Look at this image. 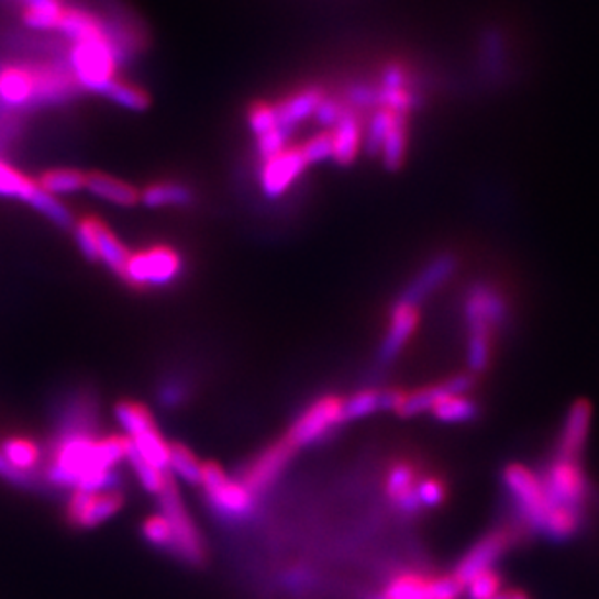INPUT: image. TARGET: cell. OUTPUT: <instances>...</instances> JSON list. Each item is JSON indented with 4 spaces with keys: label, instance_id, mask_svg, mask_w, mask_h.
<instances>
[{
    "label": "cell",
    "instance_id": "1",
    "mask_svg": "<svg viewBox=\"0 0 599 599\" xmlns=\"http://www.w3.org/2000/svg\"><path fill=\"white\" fill-rule=\"evenodd\" d=\"M159 499V509L162 514L167 518V522L171 525L173 540V557L179 558L185 565L190 567H200L204 565L206 547L202 542V535L198 532L195 520L190 518L189 510L185 509L181 495L175 481L169 479L164 487V491L157 495Z\"/></svg>",
    "mask_w": 599,
    "mask_h": 599
},
{
    "label": "cell",
    "instance_id": "2",
    "mask_svg": "<svg viewBox=\"0 0 599 599\" xmlns=\"http://www.w3.org/2000/svg\"><path fill=\"white\" fill-rule=\"evenodd\" d=\"M73 68L76 80L88 91L103 96L115 82V57L103 30L75 43Z\"/></svg>",
    "mask_w": 599,
    "mask_h": 599
},
{
    "label": "cell",
    "instance_id": "3",
    "mask_svg": "<svg viewBox=\"0 0 599 599\" xmlns=\"http://www.w3.org/2000/svg\"><path fill=\"white\" fill-rule=\"evenodd\" d=\"M200 487L206 495V501L215 514L228 520H241L248 517L255 509V497L248 492L239 479L228 476L214 462L202 464Z\"/></svg>",
    "mask_w": 599,
    "mask_h": 599
},
{
    "label": "cell",
    "instance_id": "4",
    "mask_svg": "<svg viewBox=\"0 0 599 599\" xmlns=\"http://www.w3.org/2000/svg\"><path fill=\"white\" fill-rule=\"evenodd\" d=\"M504 484L509 487L512 499L517 501L518 509L522 510L525 522L542 532L551 510L557 504L551 501L542 479L535 476L532 469L520 464H512L504 469Z\"/></svg>",
    "mask_w": 599,
    "mask_h": 599
},
{
    "label": "cell",
    "instance_id": "5",
    "mask_svg": "<svg viewBox=\"0 0 599 599\" xmlns=\"http://www.w3.org/2000/svg\"><path fill=\"white\" fill-rule=\"evenodd\" d=\"M123 507L119 485L103 489H75L66 502V520L75 528H93L117 514Z\"/></svg>",
    "mask_w": 599,
    "mask_h": 599
},
{
    "label": "cell",
    "instance_id": "6",
    "mask_svg": "<svg viewBox=\"0 0 599 599\" xmlns=\"http://www.w3.org/2000/svg\"><path fill=\"white\" fill-rule=\"evenodd\" d=\"M181 258L175 251L167 246H154L148 251L131 255L124 268L123 278L140 288H146V286L162 288L171 284L173 279L181 274Z\"/></svg>",
    "mask_w": 599,
    "mask_h": 599
},
{
    "label": "cell",
    "instance_id": "7",
    "mask_svg": "<svg viewBox=\"0 0 599 599\" xmlns=\"http://www.w3.org/2000/svg\"><path fill=\"white\" fill-rule=\"evenodd\" d=\"M344 421V400L336 396H324L321 400L312 402L303 415L297 419L289 429L288 441L293 448H301L304 444L314 443L330 433Z\"/></svg>",
    "mask_w": 599,
    "mask_h": 599
},
{
    "label": "cell",
    "instance_id": "8",
    "mask_svg": "<svg viewBox=\"0 0 599 599\" xmlns=\"http://www.w3.org/2000/svg\"><path fill=\"white\" fill-rule=\"evenodd\" d=\"M543 487L550 495L551 501L573 507V509H580L588 492L586 474L583 466L578 464V458H561V456L547 469Z\"/></svg>",
    "mask_w": 599,
    "mask_h": 599
},
{
    "label": "cell",
    "instance_id": "9",
    "mask_svg": "<svg viewBox=\"0 0 599 599\" xmlns=\"http://www.w3.org/2000/svg\"><path fill=\"white\" fill-rule=\"evenodd\" d=\"M293 452L296 448L286 439H281L279 443L264 448L255 461L243 469V474L237 477L239 481L245 485L248 492L256 499L266 489H270L274 481L284 474V469L288 468Z\"/></svg>",
    "mask_w": 599,
    "mask_h": 599
},
{
    "label": "cell",
    "instance_id": "10",
    "mask_svg": "<svg viewBox=\"0 0 599 599\" xmlns=\"http://www.w3.org/2000/svg\"><path fill=\"white\" fill-rule=\"evenodd\" d=\"M462 586L454 576L429 578V576L403 573L386 586L377 599H456Z\"/></svg>",
    "mask_w": 599,
    "mask_h": 599
},
{
    "label": "cell",
    "instance_id": "11",
    "mask_svg": "<svg viewBox=\"0 0 599 599\" xmlns=\"http://www.w3.org/2000/svg\"><path fill=\"white\" fill-rule=\"evenodd\" d=\"M472 380L468 377H456L446 380L443 385L429 386L418 390L413 395H400V392H385L386 410H395L402 418L419 415L423 411L433 410L441 398L448 395H466Z\"/></svg>",
    "mask_w": 599,
    "mask_h": 599
},
{
    "label": "cell",
    "instance_id": "12",
    "mask_svg": "<svg viewBox=\"0 0 599 599\" xmlns=\"http://www.w3.org/2000/svg\"><path fill=\"white\" fill-rule=\"evenodd\" d=\"M510 540L512 537L504 530L487 535L468 551V555L462 558L461 565L456 567L452 576L462 586H466L474 576L481 575V573L491 568L492 563L501 557L504 551L509 550Z\"/></svg>",
    "mask_w": 599,
    "mask_h": 599
},
{
    "label": "cell",
    "instance_id": "13",
    "mask_svg": "<svg viewBox=\"0 0 599 599\" xmlns=\"http://www.w3.org/2000/svg\"><path fill=\"white\" fill-rule=\"evenodd\" d=\"M307 167L301 149L293 152H281L279 156L271 157L264 165L263 189L268 197H278L284 190L288 189L291 182L303 173Z\"/></svg>",
    "mask_w": 599,
    "mask_h": 599
},
{
    "label": "cell",
    "instance_id": "14",
    "mask_svg": "<svg viewBox=\"0 0 599 599\" xmlns=\"http://www.w3.org/2000/svg\"><path fill=\"white\" fill-rule=\"evenodd\" d=\"M591 406L588 402H576L568 411L565 428L558 441V456L561 458H578L583 452L588 433H590Z\"/></svg>",
    "mask_w": 599,
    "mask_h": 599
},
{
    "label": "cell",
    "instance_id": "15",
    "mask_svg": "<svg viewBox=\"0 0 599 599\" xmlns=\"http://www.w3.org/2000/svg\"><path fill=\"white\" fill-rule=\"evenodd\" d=\"M0 454L18 474L32 477L35 481L42 479L40 474H35V469L43 464V448L40 444L33 443L32 439L24 435L9 436L0 444Z\"/></svg>",
    "mask_w": 599,
    "mask_h": 599
},
{
    "label": "cell",
    "instance_id": "16",
    "mask_svg": "<svg viewBox=\"0 0 599 599\" xmlns=\"http://www.w3.org/2000/svg\"><path fill=\"white\" fill-rule=\"evenodd\" d=\"M415 326H418V307L406 303L398 304L388 334H386L385 344L380 350V362H392L396 355L400 354L403 345L408 344L411 334L415 332Z\"/></svg>",
    "mask_w": 599,
    "mask_h": 599
},
{
    "label": "cell",
    "instance_id": "17",
    "mask_svg": "<svg viewBox=\"0 0 599 599\" xmlns=\"http://www.w3.org/2000/svg\"><path fill=\"white\" fill-rule=\"evenodd\" d=\"M322 99H324V93L319 88H309V90L299 91L296 96L286 99L279 108H276L278 129L289 136L297 124H301L304 119L314 115Z\"/></svg>",
    "mask_w": 599,
    "mask_h": 599
},
{
    "label": "cell",
    "instance_id": "18",
    "mask_svg": "<svg viewBox=\"0 0 599 599\" xmlns=\"http://www.w3.org/2000/svg\"><path fill=\"white\" fill-rule=\"evenodd\" d=\"M418 479L415 469L410 464H398L386 477V495L402 512H415L421 509L418 501Z\"/></svg>",
    "mask_w": 599,
    "mask_h": 599
},
{
    "label": "cell",
    "instance_id": "19",
    "mask_svg": "<svg viewBox=\"0 0 599 599\" xmlns=\"http://www.w3.org/2000/svg\"><path fill=\"white\" fill-rule=\"evenodd\" d=\"M86 189L90 190V195L109 202V204L121 206V208H131L140 200L138 190L131 187L129 182L109 177L103 173H91L86 181Z\"/></svg>",
    "mask_w": 599,
    "mask_h": 599
},
{
    "label": "cell",
    "instance_id": "20",
    "mask_svg": "<svg viewBox=\"0 0 599 599\" xmlns=\"http://www.w3.org/2000/svg\"><path fill=\"white\" fill-rule=\"evenodd\" d=\"M454 268H456V260L451 258V256L439 258L436 263L431 264L428 270L423 271V274L411 284L410 288L406 289V293H403L400 303L413 304V307H415L421 299H425L429 293H433L436 288H441L444 281H446V278L454 271Z\"/></svg>",
    "mask_w": 599,
    "mask_h": 599
},
{
    "label": "cell",
    "instance_id": "21",
    "mask_svg": "<svg viewBox=\"0 0 599 599\" xmlns=\"http://www.w3.org/2000/svg\"><path fill=\"white\" fill-rule=\"evenodd\" d=\"M35 96V76L20 70L7 68L0 73V101L9 108H24Z\"/></svg>",
    "mask_w": 599,
    "mask_h": 599
},
{
    "label": "cell",
    "instance_id": "22",
    "mask_svg": "<svg viewBox=\"0 0 599 599\" xmlns=\"http://www.w3.org/2000/svg\"><path fill=\"white\" fill-rule=\"evenodd\" d=\"M117 419L121 428L126 431L131 441H136L140 436L149 435L154 431H159L156 425V419L148 410V406L140 402H121L117 406Z\"/></svg>",
    "mask_w": 599,
    "mask_h": 599
},
{
    "label": "cell",
    "instance_id": "23",
    "mask_svg": "<svg viewBox=\"0 0 599 599\" xmlns=\"http://www.w3.org/2000/svg\"><path fill=\"white\" fill-rule=\"evenodd\" d=\"M24 4V22L32 30H58L60 18L65 14V7L60 0H18Z\"/></svg>",
    "mask_w": 599,
    "mask_h": 599
},
{
    "label": "cell",
    "instance_id": "24",
    "mask_svg": "<svg viewBox=\"0 0 599 599\" xmlns=\"http://www.w3.org/2000/svg\"><path fill=\"white\" fill-rule=\"evenodd\" d=\"M192 190L182 182H156L140 195V200L148 208H171V206H187L192 202Z\"/></svg>",
    "mask_w": 599,
    "mask_h": 599
},
{
    "label": "cell",
    "instance_id": "25",
    "mask_svg": "<svg viewBox=\"0 0 599 599\" xmlns=\"http://www.w3.org/2000/svg\"><path fill=\"white\" fill-rule=\"evenodd\" d=\"M131 253L129 248L117 239L115 233L108 225L98 222V260L106 264L109 270L124 276V268L129 264Z\"/></svg>",
    "mask_w": 599,
    "mask_h": 599
},
{
    "label": "cell",
    "instance_id": "26",
    "mask_svg": "<svg viewBox=\"0 0 599 599\" xmlns=\"http://www.w3.org/2000/svg\"><path fill=\"white\" fill-rule=\"evenodd\" d=\"M330 138H332V157L340 164H350L352 157L355 156L357 144H359V131H357L354 117L345 111V115L334 126Z\"/></svg>",
    "mask_w": 599,
    "mask_h": 599
},
{
    "label": "cell",
    "instance_id": "27",
    "mask_svg": "<svg viewBox=\"0 0 599 599\" xmlns=\"http://www.w3.org/2000/svg\"><path fill=\"white\" fill-rule=\"evenodd\" d=\"M86 181H88V175L76 169H51L40 179V187L53 197H60V195H75L86 189Z\"/></svg>",
    "mask_w": 599,
    "mask_h": 599
},
{
    "label": "cell",
    "instance_id": "28",
    "mask_svg": "<svg viewBox=\"0 0 599 599\" xmlns=\"http://www.w3.org/2000/svg\"><path fill=\"white\" fill-rule=\"evenodd\" d=\"M167 469L173 474L182 477L189 484H200V474H202V462L198 461L197 454L190 451L189 446L181 443L169 444V461Z\"/></svg>",
    "mask_w": 599,
    "mask_h": 599
},
{
    "label": "cell",
    "instance_id": "29",
    "mask_svg": "<svg viewBox=\"0 0 599 599\" xmlns=\"http://www.w3.org/2000/svg\"><path fill=\"white\" fill-rule=\"evenodd\" d=\"M431 413H433L439 421L462 423V421H469V419L476 418L477 406L472 402L466 395H448L441 398V400L433 406Z\"/></svg>",
    "mask_w": 599,
    "mask_h": 599
},
{
    "label": "cell",
    "instance_id": "30",
    "mask_svg": "<svg viewBox=\"0 0 599 599\" xmlns=\"http://www.w3.org/2000/svg\"><path fill=\"white\" fill-rule=\"evenodd\" d=\"M35 190H37V182L27 179L9 164L0 162V197L16 198L27 204Z\"/></svg>",
    "mask_w": 599,
    "mask_h": 599
},
{
    "label": "cell",
    "instance_id": "31",
    "mask_svg": "<svg viewBox=\"0 0 599 599\" xmlns=\"http://www.w3.org/2000/svg\"><path fill=\"white\" fill-rule=\"evenodd\" d=\"M27 204L32 206L33 210H37L40 214L45 215L49 222L55 223L58 228H75L73 214L63 202H58L57 197L49 195L47 190H43L37 182V190L33 192Z\"/></svg>",
    "mask_w": 599,
    "mask_h": 599
},
{
    "label": "cell",
    "instance_id": "32",
    "mask_svg": "<svg viewBox=\"0 0 599 599\" xmlns=\"http://www.w3.org/2000/svg\"><path fill=\"white\" fill-rule=\"evenodd\" d=\"M142 535L146 542L152 543L156 550L165 551L173 555V545H175V540H173V530L167 518L159 512V514H152V517L144 520L142 524Z\"/></svg>",
    "mask_w": 599,
    "mask_h": 599
},
{
    "label": "cell",
    "instance_id": "33",
    "mask_svg": "<svg viewBox=\"0 0 599 599\" xmlns=\"http://www.w3.org/2000/svg\"><path fill=\"white\" fill-rule=\"evenodd\" d=\"M103 96L119 108L131 109V111H144L149 106L148 96L144 91L134 88L131 84L119 82V80L111 84Z\"/></svg>",
    "mask_w": 599,
    "mask_h": 599
},
{
    "label": "cell",
    "instance_id": "34",
    "mask_svg": "<svg viewBox=\"0 0 599 599\" xmlns=\"http://www.w3.org/2000/svg\"><path fill=\"white\" fill-rule=\"evenodd\" d=\"M378 410H385V395L375 390H365L350 400H344V421L367 418Z\"/></svg>",
    "mask_w": 599,
    "mask_h": 599
},
{
    "label": "cell",
    "instance_id": "35",
    "mask_svg": "<svg viewBox=\"0 0 599 599\" xmlns=\"http://www.w3.org/2000/svg\"><path fill=\"white\" fill-rule=\"evenodd\" d=\"M76 245L88 260L98 263V220L86 218L75 223Z\"/></svg>",
    "mask_w": 599,
    "mask_h": 599
},
{
    "label": "cell",
    "instance_id": "36",
    "mask_svg": "<svg viewBox=\"0 0 599 599\" xmlns=\"http://www.w3.org/2000/svg\"><path fill=\"white\" fill-rule=\"evenodd\" d=\"M403 152H406V132H403L400 117H398L395 124H392V129L388 131L380 154H382V159H385L388 167H398L402 162Z\"/></svg>",
    "mask_w": 599,
    "mask_h": 599
},
{
    "label": "cell",
    "instance_id": "37",
    "mask_svg": "<svg viewBox=\"0 0 599 599\" xmlns=\"http://www.w3.org/2000/svg\"><path fill=\"white\" fill-rule=\"evenodd\" d=\"M469 599H492L501 594V578L491 568L481 575L474 576L468 584Z\"/></svg>",
    "mask_w": 599,
    "mask_h": 599
},
{
    "label": "cell",
    "instance_id": "38",
    "mask_svg": "<svg viewBox=\"0 0 599 599\" xmlns=\"http://www.w3.org/2000/svg\"><path fill=\"white\" fill-rule=\"evenodd\" d=\"M248 124H251V131L255 132L256 138L263 136L266 132L274 131V129L278 126L276 108H270V106H258V108L251 111Z\"/></svg>",
    "mask_w": 599,
    "mask_h": 599
},
{
    "label": "cell",
    "instance_id": "39",
    "mask_svg": "<svg viewBox=\"0 0 599 599\" xmlns=\"http://www.w3.org/2000/svg\"><path fill=\"white\" fill-rule=\"evenodd\" d=\"M304 162L309 164H321L322 159H329L332 157V138L329 136H319V138L311 140L309 144H304L301 148Z\"/></svg>",
    "mask_w": 599,
    "mask_h": 599
},
{
    "label": "cell",
    "instance_id": "40",
    "mask_svg": "<svg viewBox=\"0 0 599 599\" xmlns=\"http://www.w3.org/2000/svg\"><path fill=\"white\" fill-rule=\"evenodd\" d=\"M418 501L421 507H436L444 499V485L436 479H425L418 484Z\"/></svg>",
    "mask_w": 599,
    "mask_h": 599
},
{
    "label": "cell",
    "instance_id": "41",
    "mask_svg": "<svg viewBox=\"0 0 599 599\" xmlns=\"http://www.w3.org/2000/svg\"><path fill=\"white\" fill-rule=\"evenodd\" d=\"M344 115V108H340L336 101L324 98L322 99L321 103H319V108H317V111H314V115L312 117H317V121H319L321 124H326V126H336V124L342 121V117Z\"/></svg>",
    "mask_w": 599,
    "mask_h": 599
},
{
    "label": "cell",
    "instance_id": "42",
    "mask_svg": "<svg viewBox=\"0 0 599 599\" xmlns=\"http://www.w3.org/2000/svg\"><path fill=\"white\" fill-rule=\"evenodd\" d=\"M512 599H525L524 594H520V591H512Z\"/></svg>",
    "mask_w": 599,
    "mask_h": 599
}]
</instances>
